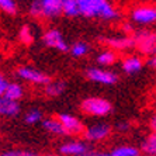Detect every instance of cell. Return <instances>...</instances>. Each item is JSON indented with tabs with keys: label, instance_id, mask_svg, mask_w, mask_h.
Masks as SVG:
<instances>
[{
	"label": "cell",
	"instance_id": "6da1fadb",
	"mask_svg": "<svg viewBox=\"0 0 156 156\" xmlns=\"http://www.w3.org/2000/svg\"><path fill=\"white\" fill-rule=\"evenodd\" d=\"M80 13L87 18H100L105 21H114L120 13L110 3V0H77Z\"/></svg>",
	"mask_w": 156,
	"mask_h": 156
},
{
	"label": "cell",
	"instance_id": "7a4b0ae2",
	"mask_svg": "<svg viewBox=\"0 0 156 156\" xmlns=\"http://www.w3.org/2000/svg\"><path fill=\"white\" fill-rule=\"evenodd\" d=\"M28 11L33 17L40 20H54L63 14V0H33Z\"/></svg>",
	"mask_w": 156,
	"mask_h": 156
},
{
	"label": "cell",
	"instance_id": "3957f363",
	"mask_svg": "<svg viewBox=\"0 0 156 156\" xmlns=\"http://www.w3.org/2000/svg\"><path fill=\"white\" fill-rule=\"evenodd\" d=\"M135 41V49L139 55L151 56L156 52V33L149 30H138L132 34Z\"/></svg>",
	"mask_w": 156,
	"mask_h": 156
},
{
	"label": "cell",
	"instance_id": "277c9868",
	"mask_svg": "<svg viewBox=\"0 0 156 156\" xmlns=\"http://www.w3.org/2000/svg\"><path fill=\"white\" fill-rule=\"evenodd\" d=\"M80 110L91 117H105L113 111V104L101 97H89L82 101Z\"/></svg>",
	"mask_w": 156,
	"mask_h": 156
},
{
	"label": "cell",
	"instance_id": "5b68a950",
	"mask_svg": "<svg viewBox=\"0 0 156 156\" xmlns=\"http://www.w3.org/2000/svg\"><path fill=\"white\" fill-rule=\"evenodd\" d=\"M58 153L68 156H90V155H103L93 151V146L89 141H68L63 142L58 148Z\"/></svg>",
	"mask_w": 156,
	"mask_h": 156
},
{
	"label": "cell",
	"instance_id": "8992f818",
	"mask_svg": "<svg viewBox=\"0 0 156 156\" xmlns=\"http://www.w3.org/2000/svg\"><path fill=\"white\" fill-rule=\"evenodd\" d=\"M131 21L139 26H151L156 23V7L153 6H136L129 11Z\"/></svg>",
	"mask_w": 156,
	"mask_h": 156
},
{
	"label": "cell",
	"instance_id": "52a82bcc",
	"mask_svg": "<svg viewBox=\"0 0 156 156\" xmlns=\"http://www.w3.org/2000/svg\"><path fill=\"white\" fill-rule=\"evenodd\" d=\"M113 132V128L110 124L105 122H96L91 124L84 129L83 132V138L86 141H89L90 144H96V142H101L105 141Z\"/></svg>",
	"mask_w": 156,
	"mask_h": 156
},
{
	"label": "cell",
	"instance_id": "ba28073f",
	"mask_svg": "<svg viewBox=\"0 0 156 156\" xmlns=\"http://www.w3.org/2000/svg\"><path fill=\"white\" fill-rule=\"evenodd\" d=\"M86 77L90 82L100 84H105V86H111L118 82V75L113 70H107L103 68H89L86 69Z\"/></svg>",
	"mask_w": 156,
	"mask_h": 156
},
{
	"label": "cell",
	"instance_id": "9c48e42d",
	"mask_svg": "<svg viewBox=\"0 0 156 156\" xmlns=\"http://www.w3.org/2000/svg\"><path fill=\"white\" fill-rule=\"evenodd\" d=\"M16 73H17V76L20 79L26 80V82L33 84H40V86H45V84H48L52 80L48 75L40 72L35 68H31V66H20Z\"/></svg>",
	"mask_w": 156,
	"mask_h": 156
},
{
	"label": "cell",
	"instance_id": "30bf717a",
	"mask_svg": "<svg viewBox=\"0 0 156 156\" xmlns=\"http://www.w3.org/2000/svg\"><path fill=\"white\" fill-rule=\"evenodd\" d=\"M42 42L49 48H55L61 52H68L70 51V47L68 45V42L65 41L63 35H62L61 31L55 28H51L45 31V34L42 35Z\"/></svg>",
	"mask_w": 156,
	"mask_h": 156
},
{
	"label": "cell",
	"instance_id": "8fae6325",
	"mask_svg": "<svg viewBox=\"0 0 156 156\" xmlns=\"http://www.w3.org/2000/svg\"><path fill=\"white\" fill-rule=\"evenodd\" d=\"M100 41L105 47H110L114 51H127L131 48H135V41L132 35L122 37H100Z\"/></svg>",
	"mask_w": 156,
	"mask_h": 156
},
{
	"label": "cell",
	"instance_id": "7c38bea8",
	"mask_svg": "<svg viewBox=\"0 0 156 156\" xmlns=\"http://www.w3.org/2000/svg\"><path fill=\"white\" fill-rule=\"evenodd\" d=\"M58 118L62 122V125H63L68 135H83L86 127H84V124L77 117L68 113H61L58 114Z\"/></svg>",
	"mask_w": 156,
	"mask_h": 156
},
{
	"label": "cell",
	"instance_id": "4fadbf2b",
	"mask_svg": "<svg viewBox=\"0 0 156 156\" xmlns=\"http://www.w3.org/2000/svg\"><path fill=\"white\" fill-rule=\"evenodd\" d=\"M121 68L127 75H136L144 68V61L139 55H128L121 62Z\"/></svg>",
	"mask_w": 156,
	"mask_h": 156
},
{
	"label": "cell",
	"instance_id": "5bb4252c",
	"mask_svg": "<svg viewBox=\"0 0 156 156\" xmlns=\"http://www.w3.org/2000/svg\"><path fill=\"white\" fill-rule=\"evenodd\" d=\"M20 104L18 101L10 100L7 97H0V115L2 117H17L20 114Z\"/></svg>",
	"mask_w": 156,
	"mask_h": 156
},
{
	"label": "cell",
	"instance_id": "9a60e30c",
	"mask_svg": "<svg viewBox=\"0 0 156 156\" xmlns=\"http://www.w3.org/2000/svg\"><path fill=\"white\" fill-rule=\"evenodd\" d=\"M42 127L45 131H48L49 134L56 135V136H63L66 134L65 128L62 125V122L59 121V118H47V120H42Z\"/></svg>",
	"mask_w": 156,
	"mask_h": 156
},
{
	"label": "cell",
	"instance_id": "2e32d148",
	"mask_svg": "<svg viewBox=\"0 0 156 156\" xmlns=\"http://www.w3.org/2000/svg\"><path fill=\"white\" fill-rule=\"evenodd\" d=\"M66 82L63 80H51L48 84H45V94L48 97H59L66 90Z\"/></svg>",
	"mask_w": 156,
	"mask_h": 156
},
{
	"label": "cell",
	"instance_id": "e0dca14e",
	"mask_svg": "<svg viewBox=\"0 0 156 156\" xmlns=\"http://www.w3.org/2000/svg\"><path fill=\"white\" fill-rule=\"evenodd\" d=\"M141 153H142L141 149L134 145H118V146H114L108 152V155H111V156H139Z\"/></svg>",
	"mask_w": 156,
	"mask_h": 156
},
{
	"label": "cell",
	"instance_id": "ac0fdd59",
	"mask_svg": "<svg viewBox=\"0 0 156 156\" xmlns=\"http://www.w3.org/2000/svg\"><path fill=\"white\" fill-rule=\"evenodd\" d=\"M117 59H118V56H117L114 49H105V51L100 52L97 55L96 61H97L98 65H101V66H111L117 62Z\"/></svg>",
	"mask_w": 156,
	"mask_h": 156
},
{
	"label": "cell",
	"instance_id": "d6986e66",
	"mask_svg": "<svg viewBox=\"0 0 156 156\" xmlns=\"http://www.w3.org/2000/svg\"><path fill=\"white\" fill-rule=\"evenodd\" d=\"M23 96H24V87L21 84L14 83V82L9 83L7 89H6V93H4V97L14 100V101H18L20 98H23Z\"/></svg>",
	"mask_w": 156,
	"mask_h": 156
},
{
	"label": "cell",
	"instance_id": "ffe728a7",
	"mask_svg": "<svg viewBox=\"0 0 156 156\" xmlns=\"http://www.w3.org/2000/svg\"><path fill=\"white\" fill-rule=\"evenodd\" d=\"M141 151L145 155H151V156L156 155V132L152 131V134L148 135V138H145V141L142 142L141 145Z\"/></svg>",
	"mask_w": 156,
	"mask_h": 156
},
{
	"label": "cell",
	"instance_id": "44dd1931",
	"mask_svg": "<svg viewBox=\"0 0 156 156\" xmlns=\"http://www.w3.org/2000/svg\"><path fill=\"white\" fill-rule=\"evenodd\" d=\"M66 17H77L82 16L80 7L77 0H63V11H62Z\"/></svg>",
	"mask_w": 156,
	"mask_h": 156
},
{
	"label": "cell",
	"instance_id": "7402d4cb",
	"mask_svg": "<svg viewBox=\"0 0 156 156\" xmlns=\"http://www.w3.org/2000/svg\"><path fill=\"white\" fill-rule=\"evenodd\" d=\"M89 52H90V45L87 42H83V41H77L70 47V54L75 58H83Z\"/></svg>",
	"mask_w": 156,
	"mask_h": 156
},
{
	"label": "cell",
	"instance_id": "603a6c76",
	"mask_svg": "<svg viewBox=\"0 0 156 156\" xmlns=\"http://www.w3.org/2000/svg\"><path fill=\"white\" fill-rule=\"evenodd\" d=\"M18 40L21 41L23 44L26 45H30L31 42H34V33H33V28L30 26H23L18 31Z\"/></svg>",
	"mask_w": 156,
	"mask_h": 156
},
{
	"label": "cell",
	"instance_id": "cb8c5ba5",
	"mask_svg": "<svg viewBox=\"0 0 156 156\" xmlns=\"http://www.w3.org/2000/svg\"><path fill=\"white\" fill-rule=\"evenodd\" d=\"M41 120H42V113L37 108H33V110H30V111H27L26 115H24V121H26L27 124H30V125L41 122Z\"/></svg>",
	"mask_w": 156,
	"mask_h": 156
},
{
	"label": "cell",
	"instance_id": "d4e9b609",
	"mask_svg": "<svg viewBox=\"0 0 156 156\" xmlns=\"http://www.w3.org/2000/svg\"><path fill=\"white\" fill-rule=\"evenodd\" d=\"M0 10L10 16H14L17 13V3H16V0H0Z\"/></svg>",
	"mask_w": 156,
	"mask_h": 156
},
{
	"label": "cell",
	"instance_id": "484cf974",
	"mask_svg": "<svg viewBox=\"0 0 156 156\" xmlns=\"http://www.w3.org/2000/svg\"><path fill=\"white\" fill-rule=\"evenodd\" d=\"M7 86H9V82H7V79L0 73V97H3L4 96V93H6V89H7Z\"/></svg>",
	"mask_w": 156,
	"mask_h": 156
},
{
	"label": "cell",
	"instance_id": "4316f807",
	"mask_svg": "<svg viewBox=\"0 0 156 156\" xmlns=\"http://www.w3.org/2000/svg\"><path fill=\"white\" fill-rule=\"evenodd\" d=\"M129 128H131V124L127 122V121L117 122V125H115V129L118 131V132H127V131H129Z\"/></svg>",
	"mask_w": 156,
	"mask_h": 156
},
{
	"label": "cell",
	"instance_id": "83f0119b",
	"mask_svg": "<svg viewBox=\"0 0 156 156\" xmlns=\"http://www.w3.org/2000/svg\"><path fill=\"white\" fill-rule=\"evenodd\" d=\"M3 155L6 156H26V155H34L33 152H24V151H7Z\"/></svg>",
	"mask_w": 156,
	"mask_h": 156
},
{
	"label": "cell",
	"instance_id": "f1b7e54d",
	"mask_svg": "<svg viewBox=\"0 0 156 156\" xmlns=\"http://www.w3.org/2000/svg\"><path fill=\"white\" fill-rule=\"evenodd\" d=\"M121 28H122V31L127 34V35H132V34L135 33V31H134V27L131 26L129 23H124L122 26H121Z\"/></svg>",
	"mask_w": 156,
	"mask_h": 156
},
{
	"label": "cell",
	"instance_id": "f546056e",
	"mask_svg": "<svg viewBox=\"0 0 156 156\" xmlns=\"http://www.w3.org/2000/svg\"><path fill=\"white\" fill-rule=\"evenodd\" d=\"M148 66L151 68V69H153V70H156V54H153V55H151L148 58Z\"/></svg>",
	"mask_w": 156,
	"mask_h": 156
},
{
	"label": "cell",
	"instance_id": "4dcf8cb0",
	"mask_svg": "<svg viewBox=\"0 0 156 156\" xmlns=\"http://www.w3.org/2000/svg\"><path fill=\"white\" fill-rule=\"evenodd\" d=\"M149 127H151V129H152L153 132H156V113L153 114L151 121H149Z\"/></svg>",
	"mask_w": 156,
	"mask_h": 156
},
{
	"label": "cell",
	"instance_id": "1f68e13d",
	"mask_svg": "<svg viewBox=\"0 0 156 156\" xmlns=\"http://www.w3.org/2000/svg\"><path fill=\"white\" fill-rule=\"evenodd\" d=\"M155 54H156V52H155Z\"/></svg>",
	"mask_w": 156,
	"mask_h": 156
}]
</instances>
